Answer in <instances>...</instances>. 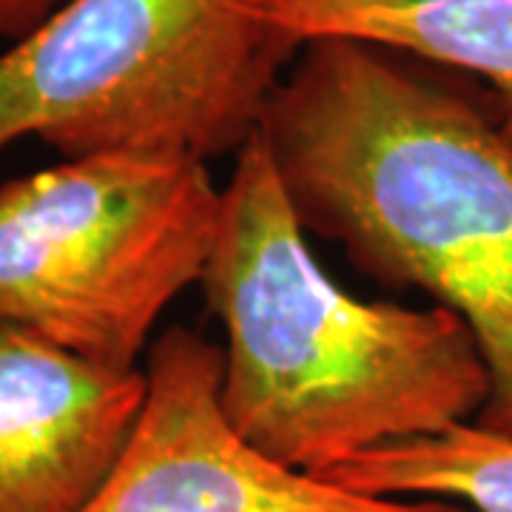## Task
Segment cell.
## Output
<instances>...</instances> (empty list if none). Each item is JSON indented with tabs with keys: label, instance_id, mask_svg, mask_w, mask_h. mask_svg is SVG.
Masks as SVG:
<instances>
[{
	"label": "cell",
	"instance_id": "obj_1",
	"mask_svg": "<svg viewBox=\"0 0 512 512\" xmlns=\"http://www.w3.org/2000/svg\"><path fill=\"white\" fill-rule=\"evenodd\" d=\"M259 134L305 231L470 328L490 370L476 424L512 439V143L498 114L413 57L316 37Z\"/></svg>",
	"mask_w": 512,
	"mask_h": 512
},
{
	"label": "cell",
	"instance_id": "obj_2",
	"mask_svg": "<svg viewBox=\"0 0 512 512\" xmlns=\"http://www.w3.org/2000/svg\"><path fill=\"white\" fill-rule=\"evenodd\" d=\"M262 134L234 154L202 271L222 325V410L276 464L322 476L353 456L478 419L490 370L441 305L367 302L316 262Z\"/></svg>",
	"mask_w": 512,
	"mask_h": 512
},
{
	"label": "cell",
	"instance_id": "obj_4",
	"mask_svg": "<svg viewBox=\"0 0 512 512\" xmlns=\"http://www.w3.org/2000/svg\"><path fill=\"white\" fill-rule=\"evenodd\" d=\"M222 188L180 157L100 154L0 185V325L83 362L140 370L217 239Z\"/></svg>",
	"mask_w": 512,
	"mask_h": 512
},
{
	"label": "cell",
	"instance_id": "obj_3",
	"mask_svg": "<svg viewBox=\"0 0 512 512\" xmlns=\"http://www.w3.org/2000/svg\"><path fill=\"white\" fill-rule=\"evenodd\" d=\"M276 0H66L0 52V154L205 163L259 134L302 43Z\"/></svg>",
	"mask_w": 512,
	"mask_h": 512
},
{
	"label": "cell",
	"instance_id": "obj_8",
	"mask_svg": "<svg viewBox=\"0 0 512 512\" xmlns=\"http://www.w3.org/2000/svg\"><path fill=\"white\" fill-rule=\"evenodd\" d=\"M319 478L376 498H439L473 512H512V439L470 421L353 456Z\"/></svg>",
	"mask_w": 512,
	"mask_h": 512
},
{
	"label": "cell",
	"instance_id": "obj_6",
	"mask_svg": "<svg viewBox=\"0 0 512 512\" xmlns=\"http://www.w3.org/2000/svg\"><path fill=\"white\" fill-rule=\"evenodd\" d=\"M146 373L109 370L0 325V512H80L120 458Z\"/></svg>",
	"mask_w": 512,
	"mask_h": 512
},
{
	"label": "cell",
	"instance_id": "obj_9",
	"mask_svg": "<svg viewBox=\"0 0 512 512\" xmlns=\"http://www.w3.org/2000/svg\"><path fill=\"white\" fill-rule=\"evenodd\" d=\"M66 0H0V40L9 46L29 37L55 15Z\"/></svg>",
	"mask_w": 512,
	"mask_h": 512
},
{
	"label": "cell",
	"instance_id": "obj_7",
	"mask_svg": "<svg viewBox=\"0 0 512 512\" xmlns=\"http://www.w3.org/2000/svg\"><path fill=\"white\" fill-rule=\"evenodd\" d=\"M299 43L348 37L490 83L512 143V0H276Z\"/></svg>",
	"mask_w": 512,
	"mask_h": 512
},
{
	"label": "cell",
	"instance_id": "obj_5",
	"mask_svg": "<svg viewBox=\"0 0 512 512\" xmlns=\"http://www.w3.org/2000/svg\"><path fill=\"white\" fill-rule=\"evenodd\" d=\"M146 399L111 473L80 512H473L376 498L262 456L222 410V348L168 328L146 353Z\"/></svg>",
	"mask_w": 512,
	"mask_h": 512
}]
</instances>
